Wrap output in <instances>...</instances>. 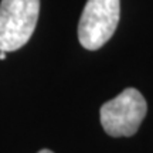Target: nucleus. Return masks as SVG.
Here are the masks:
<instances>
[{
	"mask_svg": "<svg viewBox=\"0 0 153 153\" xmlns=\"http://www.w3.org/2000/svg\"><path fill=\"white\" fill-rule=\"evenodd\" d=\"M146 111L148 105L142 94L135 88H126L116 98L101 106L99 119L109 136H132L145 119Z\"/></svg>",
	"mask_w": 153,
	"mask_h": 153,
	"instance_id": "obj_2",
	"label": "nucleus"
},
{
	"mask_svg": "<svg viewBox=\"0 0 153 153\" xmlns=\"http://www.w3.org/2000/svg\"><path fill=\"white\" fill-rule=\"evenodd\" d=\"M40 14V0H1L0 51H16L31 38Z\"/></svg>",
	"mask_w": 153,
	"mask_h": 153,
	"instance_id": "obj_1",
	"label": "nucleus"
},
{
	"mask_svg": "<svg viewBox=\"0 0 153 153\" xmlns=\"http://www.w3.org/2000/svg\"><path fill=\"white\" fill-rule=\"evenodd\" d=\"M0 60H6V51H0Z\"/></svg>",
	"mask_w": 153,
	"mask_h": 153,
	"instance_id": "obj_4",
	"label": "nucleus"
},
{
	"mask_svg": "<svg viewBox=\"0 0 153 153\" xmlns=\"http://www.w3.org/2000/svg\"><path fill=\"white\" fill-rule=\"evenodd\" d=\"M38 153H54V152H51V150H48V149H43V150H40Z\"/></svg>",
	"mask_w": 153,
	"mask_h": 153,
	"instance_id": "obj_5",
	"label": "nucleus"
},
{
	"mask_svg": "<svg viewBox=\"0 0 153 153\" xmlns=\"http://www.w3.org/2000/svg\"><path fill=\"white\" fill-rule=\"evenodd\" d=\"M120 0H88L78 23V40L84 48L98 50L118 27Z\"/></svg>",
	"mask_w": 153,
	"mask_h": 153,
	"instance_id": "obj_3",
	"label": "nucleus"
}]
</instances>
